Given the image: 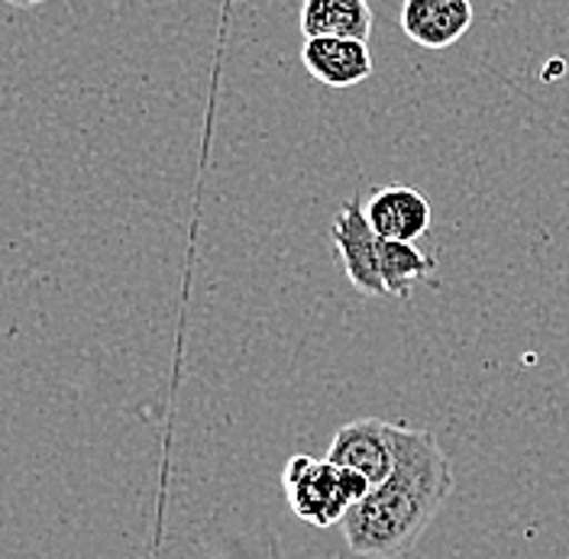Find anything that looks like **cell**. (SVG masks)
<instances>
[{
  "mask_svg": "<svg viewBox=\"0 0 569 559\" xmlns=\"http://www.w3.org/2000/svg\"><path fill=\"white\" fill-rule=\"evenodd\" d=\"M330 240L337 249V259L347 272V279L359 295L366 298H389L382 285V266H379V243L382 237L369 227L366 204L359 198H347L330 223Z\"/></svg>",
  "mask_w": 569,
  "mask_h": 559,
  "instance_id": "obj_3",
  "label": "cell"
},
{
  "mask_svg": "<svg viewBox=\"0 0 569 559\" xmlns=\"http://www.w3.org/2000/svg\"><path fill=\"white\" fill-rule=\"evenodd\" d=\"M395 453L389 479L356 501L340 521L356 557H405L453 491V462L430 430L395 420Z\"/></svg>",
  "mask_w": 569,
  "mask_h": 559,
  "instance_id": "obj_1",
  "label": "cell"
},
{
  "mask_svg": "<svg viewBox=\"0 0 569 559\" xmlns=\"http://www.w3.org/2000/svg\"><path fill=\"white\" fill-rule=\"evenodd\" d=\"M301 33L369 39L372 36V7L369 0H305L301 7Z\"/></svg>",
  "mask_w": 569,
  "mask_h": 559,
  "instance_id": "obj_8",
  "label": "cell"
},
{
  "mask_svg": "<svg viewBox=\"0 0 569 559\" xmlns=\"http://www.w3.org/2000/svg\"><path fill=\"white\" fill-rule=\"evenodd\" d=\"M305 69L327 88H353L372 74V56L362 39L343 36H318L301 49Z\"/></svg>",
  "mask_w": 569,
  "mask_h": 559,
  "instance_id": "obj_7",
  "label": "cell"
},
{
  "mask_svg": "<svg viewBox=\"0 0 569 559\" xmlns=\"http://www.w3.org/2000/svg\"><path fill=\"white\" fill-rule=\"evenodd\" d=\"M7 3H13V7H36V3H42V0H7Z\"/></svg>",
  "mask_w": 569,
  "mask_h": 559,
  "instance_id": "obj_10",
  "label": "cell"
},
{
  "mask_svg": "<svg viewBox=\"0 0 569 559\" xmlns=\"http://www.w3.org/2000/svg\"><path fill=\"white\" fill-rule=\"evenodd\" d=\"M472 27L469 0H405L401 30L421 49H450Z\"/></svg>",
  "mask_w": 569,
  "mask_h": 559,
  "instance_id": "obj_6",
  "label": "cell"
},
{
  "mask_svg": "<svg viewBox=\"0 0 569 559\" xmlns=\"http://www.w3.org/2000/svg\"><path fill=\"white\" fill-rule=\"evenodd\" d=\"M379 266H382V285H386V295L398 298V301H408L415 295L418 285H425L433 269H437V259L421 252L415 243H398V240H382L379 243Z\"/></svg>",
  "mask_w": 569,
  "mask_h": 559,
  "instance_id": "obj_9",
  "label": "cell"
},
{
  "mask_svg": "<svg viewBox=\"0 0 569 559\" xmlns=\"http://www.w3.org/2000/svg\"><path fill=\"white\" fill-rule=\"evenodd\" d=\"M282 486L291 515L311 527L340 525L353 508L350 495L340 482V466H333L327 456L323 459L305 453L291 456L284 462Z\"/></svg>",
  "mask_w": 569,
  "mask_h": 559,
  "instance_id": "obj_2",
  "label": "cell"
},
{
  "mask_svg": "<svg viewBox=\"0 0 569 559\" xmlns=\"http://www.w3.org/2000/svg\"><path fill=\"white\" fill-rule=\"evenodd\" d=\"M369 227L382 237V240H398V243H415L421 240L430 223H433V210L421 191L405 188V184H389L379 188L369 204H366Z\"/></svg>",
  "mask_w": 569,
  "mask_h": 559,
  "instance_id": "obj_5",
  "label": "cell"
},
{
  "mask_svg": "<svg viewBox=\"0 0 569 559\" xmlns=\"http://www.w3.org/2000/svg\"><path fill=\"white\" fill-rule=\"evenodd\" d=\"M395 423L391 420L379 418H359L343 423L333 440H330V450L327 459L333 466H347L362 472L372 489L382 486L395 469Z\"/></svg>",
  "mask_w": 569,
  "mask_h": 559,
  "instance_id": "obj_4",
  "label": "cell"
}]
</instances>
